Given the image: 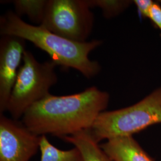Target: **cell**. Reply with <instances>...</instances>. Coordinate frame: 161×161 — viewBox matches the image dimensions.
<instances>
[{
  "instance_id": "cell-1",
  "label": "cell",
  "mask_w": 161,
  "mask_h": 161,
  "mask_svg": "<svg viewBox=\"0 0 161 161\" xmlns=\"http://www.w3.org/2000/svg\"><path fill=\"white\" fill-rule=\"evenodd\" d=\"M109 94L96 86L68 96H53L34 104L22 116V122L38 136L52 134L64 138L90 129L98 116L105 111Z\"/></svg>"
},
{
  "instance_id": "cell-2",
  "label": "cell",
  "mask_w": 161,
  "mask_h": 161,
  "mask_svg": "<svg viewBox=\"0 0 161 161\" xmlns=\"http://www.w3.org/2000/svg\"><path fill=\"white\" fill-rule=\"evenodd\" d=\"M0 34L29 41L46 52L57 65L75 69L88 79L96 76L101 70L100 64L91 60L89 54L102 45V41L80 42L70 40L53 33L41 25L26 23L11 11L1 17Z\"/></svg>"
},
{
  "instance_id": "cell-3",
  "label": "cell",
  "mask_w": 161,
  "mask_h": 161,
  "mask_svg": "<svg viewBox=\"0 0 161 161\" xmlns=\"http://www.w3.org/2000/svg\"><path fill=\"white\" fill-rule=\"evenodd\" d=\"M158 124H161V86L130 106L102 112L90 131L99 143L118 137L133 136Z\"/></svg>"
},
{
  "instance_id": "cell-4",
  "label": "cell",
  "mask_w": 161,
  "mask_h": 161,
  "mask_svg": "<svg viewBox=\"0 0 161 161\" xmlns=\"http://www.w3.org/2000/svg\"><path fill=\"white\" fill-rule=\"evenodd\" d=\"M56 66L52 60L40 63L25 50L7 106L13 119L18 120L31 106L50 94V89L58 82Z\"/></svg>"
},
{
  "instance_id": "cell-5",
  "label": "cell",
  "mask_w": 161,
  "mask_h": 161,
  "mask_svg": "<svg viewBox=\"0 0 161 161\" xmlns=\"http://www.w3.org/2000/svg\"><path fill=\"white\" fill-rule=\"evenodd\" d=\"M94 22L87 0H48L40 25L70 40L84 42L91 34Z\"/></svg>"
},
{
  "instance_id": "cell-6",
  "label": "cell",
  "mask_w": 161,
  "mask_h": 161,
  "mask_svg": "<svg viewBox=\"0 0 161 161\" xmlns=\"http://www.w3.org/2000/svg\"><path fill=\"white\" fill-rule=\"evenodd\" d=\"M40 140L22 122L0 116V161H29L40 149Z\"/></svg>"
},
{
  "instance_id": "cell-7",
  "label": "cell",
  "mask_w": 161,
  "mask_h": 161,
  "mask_svg": "<svg viewBox=\"0 0 161 161\" xmlns=\"http://www.w3.org/2000/svg\"><path fill=\"white\" fill-rule=\"evenodd\" d=\"M25 40L1 35L0 40V114L6 111L25 52Z\"/></svg>"
},
{
  "instance_id": "cell-8",
  "label": "cell",
  "mask_w": 161,
  "mask_h": 161,
  "mask_svg": "<svg viewBox=\"0 0 161 161\" xmlns=\"http://www.w3.org/2000/svg\"><path fill=\"white\" fill-rule=\"evenodd\" d=\"M100 147L113 161H156L133 136L110 138Z\"/></svg>"
},
{
  "instance_id": "cell-9",
  "label": "cell",
  "mask_w": 161,
  "mask_h": 161,
  "mask_svg": "<svg viewBox=\"0 0 161 161\" xmlns=\"http://www.w3.org/2000/svg\"><path fill=\"white\" fill-rule=\"evenodd\" d=\"M80 150L84 161H113L93 138L90 129L62 138Z\"/></svg>"
},
{
  "instance_id": "cell-10",
  "label": "cell",
  "mask_w": 161,
  "mask_h": 161,
  "mask_svg": "<svg viewBox=\"0 0 161 161\" xmlns=\"http://www.w3.org/2000/svg\"><path fill=\"white\" fill-rule=\"evenodd\" d=\"M40 149L41 161H84L76 147L67 150L59 149L48 141L46 136H41Z\"/></svg>"
},
{
  "instance_id": "cell-11",
  "label": "cell",
  "mask_w": 161,
  "mask_h": 161,
  "mask_svg": "<svg viewBox=\"0 0 161 161\" xmlns=\"http://www.w3.org/2000/svg\"><path fill=\"white\" fill-rule=\"evenodd\" d=\"M48 0H15L13 1L15 14L20 17L26 15L29 19L40 25L46 9Z\"/></svg>"
},
{
  "instance_id": "cell-12",
  "label": "cell",
  "mask_w": 161,
  "mask_h": 161,
  "mask_svg": "<svg viewBox=\"0 0 161 161\" xmlns=\"http://www.w3.org/2000/svg\"><path fill=\"white\" fill-rule=\"evenodd\" d=\"M91 8L101 9L104 17L112 19L119 16L133 4L131 0H87Z\"/></svg>"
},
{
  "instance_id": "cell-13",
  "label": "cell",
  "mask_w": 161,
  "mask_h": 161,
  "mask_svg": "<svg viewBox=\"0 0 161 161\" xmlns=\"http://www.w3.org/2000/svg\"><path fill=\"white\" fill-rule=\"evenodd\" d=\"M152 0H134L133 4L136 6L140 16L143 18L149 19L150 13L154 4Z\"/></svg>"
},
{
  "instance_id": "cell-14",
  "label": "cell",
  "mask_w": 161,
  "mask_h": 161,
  "mask_svg": "<svg viewBox=\"0 0 161 161\" xmlns=\"http://www.w3.org/2000/svg\"><path fill=\"white\" fill-rule=\"evenodd\" d=\"M149 19L160 30L161 36V6L158 1L154 3L151 8Z\"/></svg>"
},
{
  "instance_id": "cell-15",
  "label": "cell",
  "mask_w": 161,
  "mask_h": 161,
  "mask_svg": "<svg viewBox=\"0 0 161 161\" xmlns=\"http://www.w3.org/2000/svg\"><path fill=\"white\" fill-rule=\"evenodd\" d=\"M158 3H161V0H160V1H158Z\"/></svg>"
}]
</instances>
